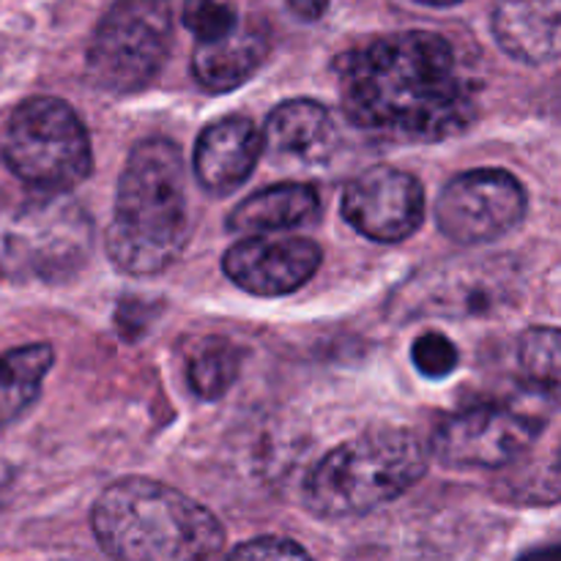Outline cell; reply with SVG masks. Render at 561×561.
I'll use <instances>...</instances> for the list:
<instances>
[{"label": "cell", "instance_id": "1", "mask_svg": "<svg viewBox=\"0 0 561 561\" xmlns=\"http://www.w3.org/2000/svg\"><path fill=\"white\" fill-rule=\"evenodd\" d=\"M340 102L359 129L398 142H438L477 118L474 82L442 33L400 31L334 64Z\"/></svg>", "mask_w": 561, "mask_h": 561}, {"label": "cell", "instance_id": "2", "mask_svg": "<svg viewBox=\"0 0 561 561\" xmlns=\"http://www.w3.org/2000/svg\"><path fill=\"white\" fill-rule=\"evenodd\" d=\"M190 233L184 153L164 137L137 142L121 170L104 239L110 261L131 277H151L179 261Z\"/></svg>", "mask_w": 561, "mask_h": 561}, {"label": "cell", "instance_id": "3", "mask_svg": "<svg viewBox=\"0 0 561 561\" xmlns=\"http://www.w3.org/2000/svg\"><path fill=\"white\" fill-rule=\"evenodd\" d=\"M91 526L110 561H219L225 548V529L211 510L146 477L104 488Z\"/></svg>", "mask_w": 561, "mask_h": 561}, {"label": "cell", "instance_id": "4", "mask_svg": "<svg viewBox=\"0 0 561 561\" xmlns=\"http://www.w3.org/2000/svg\"><path fill=\"white\" fill-rule=\"evenodd\" d=\"M427 460L431 453L411 431L362 433L310 471L301 502L316 518H359L411 491L425 477Z\"/></svg>", "mask_w": 561, "mask_h": 561}, {"label": "cell", "instance_id": "5", "mask_svg": "<svg viewBox=\"0 0 561 561\" xmlns=\"http://www.w3.org/2000/svg\"><path fill=\"white\" fill-rule=\"evenodd\" d=\"M557 411V392L529 387L453 414L436 427L427 453L453 469H502L535 447Z\"/></svg>", "mask_w": 561, "mask_h": 561}, {"label": "cell", "instance_id": "6", "mask_svg": "<svg viewBox=\"0 0 561 561\" xmlns=\"http://www.w3.org/2000/svg\"><path fill=\"white\" fill-rule=\"evenodd\" d=\"M3 159L25 184L44 192H66L91 175V137L69 102L33 96L5 124Z\"/></svg>", "mask_w": 561, "mask_h": 561}, {"label": "cell", "instance_id": "7", "mask_svg": "<svg viewBox=\"0 0 561 561\" xmlns=\"http://www.w3.org/2000/svg\"><path fill=\"white\" fill-rule=\"evenodd\" d=\"M173 47L170 0H118L93 31L85 75L104 93H137L151 85Z\"/></svg>", "mask_w": 561, "mask_h": 561}, {"label": "cell", "instance_id": "8", "mask_svg": "<svg viewBox=\"0 0 561 561\" xmlns=\"http://www.w3.org/2000/svg\"><path fill=\"white\" fill-rule=\"evenodd\" d=\"M526 206V192L513 173L469 170L447 181L436 201V222L458 244H488L518 228Z\"/></svg>", "mask_w": 561, "mask_h": 561}, {"label": "cell", "instance_id": "9", "mask_svg": "<svg viewBox=\"0 0 561 561\" xmlns=\"http://www.w3.org/2000/svg\"><path fill=\"white\" fill-rule=\"evenodd\" d=\"M425 190L405 170L376 164L356 175L343 192L340 211L345 222L370 241L398 244L425 222Z\"/></svg>", "mask_w": 561, "mask_h": 561}, {"label": "cell", "instance_id": "10", "mask_svg": "<svg viewBox=\"0 0 561 561\" xmlns=\"http://www.w3.org/2000/svg\"><path fill=\"white\" fill-rule=\"evenodd\" d=\"M323 252L301 236H247L225 252L222 268L241 290L263 299L288 296L310 283Z\"/></svg>", "mask_w": 561, "mask_h": 561}, {"label": "cell", "instance_id": "11", "mask_svg": "<svg viewBox=\"0 0 561 561\" xmlns=\"http://www.w3.org/2000/svg\"><path fill=\"white\" fill-rule=\"evenodd\" d=\"M513 272L496 263H477V266H458L433 274L411 296L409 305L411 312H425V316L431 312V316L480 318L502 310L513 299Z\"/></svg>", "mask_w": 561, "mask_h": 561}, {"label": "cell", "instance_id": "12", "mask_svg": "<svg viewBox=\"0 0 561 561\" xmlns=\"http://www.w3.org/2000/svg\"><path fill=\"white\" fill-rule=\"evenodd\" d=\"M263 153L261 129L244 115H225L211 121L195 142L197 184L208 195L225 197L247 184Z\"/></svg>", "mask_w": 561, "mask_h": 561}, {"label": "cell", "instance_id": "13", "mask_svg": "<svg viewBox=\"0 0 561 561\" xmlns=\"http://www.w3.org/2000/svg\"><path fill=\"white\" fill-rule=\"evenodd\" d=\"M493 38L510 58L529 66L559 58L561 0H496Z\"/></svg>", "mask_w": 561, "mask_h": 561}, {"label": "cell", "instance_id": "14", "mask_svg": "<svg viewBox=\"0 0 561 561\" xmlns=\"http://www.w3.org/2000/svg\"><path fill=\"white\" fill-rule=\"evenodd\" d=\"M261 137L263 148L274 157L321 164L329 162L337 148V124L323 104L312 99H290L268 113Z\"/></svg>", "mask_w": 561, "mask_h": 561}, {"label": "cell", "instance_id": "15", "mask_svg": "<svg viewBox=\"0 0 561 561\" xmlns=\"http://www.w3.org/2000/svg\"><path fill=\"white\" fill-rule=\"evenodd\" d=\"M318 214H321V197L316 186L288 181L244 197L228 214V230L239 236H274L312 225Z\"/></svg>", "mask_w": 561, "mask_h": 561}, {"label": "cell", "instance_id": "16", "mask_svg": "<svg viewBox=\"0 0 561 561\" xmlns=\"http://www.w3.org/2000/svg\"><path fill=\"white\" fill-rule=\"evenodd\" d=\"M268 55V36L255 22L236 25L230 36L211 44H197L192 55V75L206 91L228 93L244 85Z\"/></svg>", "mask_w": 561, "mask_h": 561}, {"label": "cell", "instance_id": "17", "mask_svg": "<svg viewBox=\"0 0 561 561\" xmlns=\"http://www.w3.org/2000/svg\"><path fill=\"white\" fill-rule=\"evenodd\" d=\"M55 351L47 343L22 345L0 354V427L20 420L38 400Z\"/></svg>", "mask_w": 561, "mask_h": 561}, {"label": "cell", "instance_id": "18", "mask_svg": "<svg viewBox=\"0 0 561 561\" xmlns=\"http://www.w3.org/2000/svg\"><path fill=\"white\" fill-rule=\"evenodd\" d=\"M241 351L230 340L208 334L195 337L184 348V373L192 392L203 400H219L239 378Z\"/></svg>", "mask_w": 561, "mask_h": 561}, {"label": "cell", "instance_id": "19", "mask_svg": "<svg viewBox=\"0 0 561 561\" xmlns=\"http://www.w3.org/2000/svg\"><path fill=\"white\" fill-rule=\"evenodd\" d=\"M559 348H561V340L553 327L529 329V332L520 337L518 362L520 367H524L526 378H529V387L546 389V392H557L559 370H561Z\"/></svg>", "mask_w": 561, "mask_h": 561}, {"label": "cell", "instance_id": "20", "mask_svg": "<svg viewBox=\"0 0 561 561\" xmlns=\"http://www.w3.org/2000/svg\"><path fill=\"white\" fill-rule=\"evenodd\" d=\"M184 25L190 27L197 44H211L230 36L239 25L233 5L222 0H184Z\"/></svg>", "mask_w": 561, "mask_h": 561}, {"label": "cell", "instance_id": "21", "mask_svg": "<svg viewBox=\"0 0 561 561\" xmlns=\"http://www.w3.org/2000/svg\"><path fill=\"white\" fill-rule=\"evenodd\" d=\"M411 362H414L416 370L422 373L425 378H447L453 376L455 367H458L460 354L458 345L442 332H425L414 340L411 345Z\"/></svg>", "mask_w": 561, "mask_h": 561}, {"label": "cell", "instance_id": "22", "mask_svg": "<svg viewBox=\"0 0 561 561\" xmlns=\"http://www.w3.org/2000/svg\"><path fill=\"white\" fill-rule=\"evenodd\" d=\"M228 561H312V557L288 537H257L241 542Z\"/></svg>", "mask_w": 561, "mask_h": 561}, {"label": "cell", "instance_id": "23", "mask_svg": "<svg viewBox=\"0 0 561 561\" xmlns=\"http://www.w3.org/2000/svg\"><path fill=\"white\" fill-rule=\"evenodd\" d=\"M288 9L294 11L299 20L305 22H316L327 14L329 0H288Z\"/></svg>", "mask_w": 561, "mask_h": 561}, {"label": "cell", "instance_id": "24", "mask_svg": "<svg viewBox=\"0 0 561 561\" xmlns=\"http://www.w3.org/2000/svg\"><path fill=\"white\" fill-rule=\"evenodd\" d=\"M526 561H559V551L553 548V551H548V553H535V557L526 559Z\"/></svg>", "mask_w": 561, "mask_h": 561}, {"label": "cell", "instance_id": "25", "mask_svg": "<svg viewBox=\"0 0 561 561\" xmlns=\"http://www.w3.org/2000/svg\"><path fill=\"white\" fill-rule=\"evenodd\" d=\"M416 3H425V5H455L460 0H416Z\"/></svg>", "mask_w": 561, "mask_h": 561}]
</instances>
